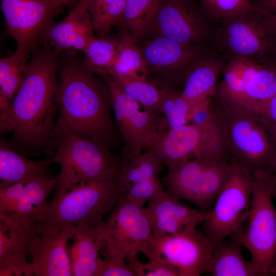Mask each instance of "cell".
<instances>
[{
  "instance_id": "d4e9b609",
  "label": "cell",
  "mask_w": 276,
  "mask_h": 276,
  "mask_svg": "<svg viewBox=\"0 0 276 276\" xmlns=\"http://www.w3.org/2000/svg\"><path fill=\"white\" fill-rule=\"evenodd\" d=\"M215 245L208 273L213 276H257L251 263L244 258L239 241L233 236Z\"/></svg>"
},
{
  "instance_id": "d6986e66",
  "label": "cell",
  "mask_w": 276,
  "mask_h": 276,
  "mask_svg": "<svg viewBox=\"0 0 276 276\" xmlns=\"http://www.w3.org/2000/svg\"><path fill=\"white\" fill-rule=\"evenodd\" d=\"M37 227L0 219V275L31 276L27 261L29 245Z\"/></svg>"
},
{
  "instance_id": "ee69618b",
  "label": "cell",
  "mask_w": 276,
  "mask_h": 276,
  "mask_svg": "<svg viewBox=\"0 0 276 276\" xmlns=\"http://www.w3.org/2000/svg\"><path fill=\"white\" fill-rule=\"evenodd\" d=\"M275 275H276V272H275Z\"/></svg>"
},
{
  "instance_id": "603a6c76",
  "label": "cell",
  "mask_w": 276,
  "mask_h": 276,
  "mask_svg": "<svg viewBox=\"0 0 276 276\" xmlns=\"http://www.w3.org/2000/svg\"><path fill=\"white\" fill-rule=\"evenodd\" d=\"M51 159L36 161L19 154L2 140L0 143V188L44 177H54L50 170Z\"/></svg>"
},
{
  "instance_id": "ba28073f",
  "label": "cell",
  "mask_w": 276,
  "mask_h": 276,
  "mask_svg": "<svg viewBox=\"0 0 276 276\" xmlns=\"http://www.w3.org/2000/svg\"><path fill=\"white\" fill-rule=\"evenodd\" d=\"M214 42L227 61L240 58L263 64L276 50V34L258 9L221 19Z\"/></svg>"
},
{
  "instance_id": "8992f818",
  "label": "cell",
  "mask_w": 276,
  "mask_h": 276,
  "mask_svg": "<svg viewBox=\"0 0 276 276\" xmlns=\"http://www.w3.org/2000/svg\"><path fill=\"white\" fill-rule=\"evenodd\" d=\"M216 98L218 109L213 110L221 123L231 159L251 174L270 169L276 148L257 116L233 101Z\"/></svg>"
},
{
  "instance_id": "f546056e",
  "label": "cell",
  "mask_w": 276,
  "mask_h": 276,
  "mask_svg": "<svg viewBox=\"0 0 276 276\" xmlns=\"http://www.w3.org/2000/svg\"><path fill=\"white\" fill-rule=\"evenodd\" d=\"M145 62L143 54L131 36L123 34L118 37L116 58L110 71L131 78L146 80Z\"/></svg>"
},
{
  "instance_id": "ffe728a7",
  "label": "cell",
  "mask_w": 276,
  "mask_h": 276,
  "mask_svg": "<svg viewBox=\"0 0 276 276\" xmlns=\"http://www.w3.org/2000/svg\"><path fill=\"white\" fill-rule=\"evenodd\" d=\"M148 202L146 210L155 238L176 234L191 224H201L207 212L181 203L166 190Z\"/></svg>"
},
{
  "instance_id": "d6a6232c",
  "label": "cell",
  "mask_w": 276,
  "mask_h": 276,
  "mask_svg": "<svg viewBox=\"0 0 276 276\" xmlns=\"http://www.w3.org/2000/svg\"><path fill=\"white\" fill-rule=\"evenodd\" d=\"M118 44V38L95 37L83 52L85 65L93 73L100 75L108 73L114 62Z\"/></svg>"
},
{
  "instance_id": "f35d334b",
  "label": "cell",
  "mask_w": 276,
  "mask_h": 276,
  "mask_svg": "<svg viewBox=\"0 0 276 276\" xmlns=\"http://www.w3.org/2000/svg\"><path fill=\"white\" fill-rule=\"evenodd\" d=\"M276 34V0H250Z\"/></svg>"
},
{
  "instance_id": "8d00e7d4",
  "label": "cell",
  "mask_w": 276,
  "mask_h": 276,
  "mask_svg": "<svg viewBox=\"0 0 276 276\" xmlns=\"http://www.w3.org/2000/svg\"><path fill=\"white\" fill-rule=\"evenodd\" d=\"M256 114L276 148V95L263 104Z\"/></svg>"
},
{
  "instance_id": "5b68a950",
  "label": "cell",
  "mask_w": 276,
  "mask_h": 276,
  "mask_svg": "<svg viewBox=\"0 0 276 276\" xmlns=\"http://www.w3.org/2000/svg\"><path fill=\"white\" fill-rule=\"evenodd\" d=\"M83 182L67 191H55L42 223L94 228L103 216L126 197L120 176Z\"/></svg>"
},
{
  "instance_id": "cb8c5ba5",
  "label": "cell",
  "mask_w": 276,
  "mask_h": 276,
  "mask_svg": "<svg viewBox=\"0 0 276 276\" xmlns=\"http://www.w3.org/2000/svg\"><path fill=\"white\" fill-rule=\"evenodd\" d=\"M209 47L187 45L162 36L151 41L143 54L145 61L157 68L187 70L191 63Z\"/></svg>"
},
{
  "instance_id": "f1b7e54d",
  "label": "cell",
  "mask_w": 276,
  "mask_h": 276,
  "mask_svg": "<svg viewBox=\"0 0 276 276\" xmlns=\"http://www.w3.org/2000/svg\"><path fill=\"white\" fill-rule=\"evenodd\" d=\"M27 61L15 53L0 60V117L8 115L11 102L22 82Z\"/></svg>"
},
{
  "instance_id": "e575fe53",
  "label": "cell",
  "mask_w": 276,
  "mask_h": 276,
  "mask_svg": "<svg viewBox=\"0 0 276 276\" xmlns=\"http://www.w3.org/2000/svg\"><path fill=\"white\" fill-rule=\"evenodd\" d=\"M201 7L212 18L221 19L258 10L250 0H199Z\"/></svg>"
},
{
  "instance_id": "ac0fdd59",
  "label": "cell",
  "mask_w": 276,
  "mask_h": 276,
  "mask_svg": "<svg viewBox=\"0 0 276 276\" xmlns=\"http://www.w3.org/2000/svg\"><path fill=\"white\" fill-rule=\"evenodd\" d=\"M93 0H78L70 14L58 23L52 22L41 39L46 47L59 54L64 50L84 52L95 38L88 9Z\"/></svg>"
},
{
  "instance_id": "7402d4cb",
  "label": "cell",
  "mask_w": 276,
  "mask_h": 276,
  "mask_svg": "<svg viewBox=\"0 0 276 276\" xmlns=\"http://www.w3.org/2000/svg\"><path fill=\"white\" fill-rule=\"evenodd\" d=\"M102 224L94 228L75 226L71 250L73 275L97 276L102 261L100 254L107 245Z\"/></svg>"
},
{
  "instance_id": "9a60e30c",
  "label": "cell",
  "mask_w": 276,
  "mask_h": 276,
  "mask_svg": "<svg viewBox=\"0 0 276 276\" xmlns=\"http://www.w3.org/2000/svg\"><path fill=\"white\" fill-rule=\"evenodd\" d=\"M107 245L126 259L144 255L154 239L146 208L127 197L111 211L102 224Z\"/></svg>"
},
{
  "instance_id": "7bdbcfd3",
  "label": "cell",
  "mask_w": 276,
  "mask_h": 276,
  "mask_svg": "<svg viewBox=\"0 0 276 276\" xmlns=\"http://www.w3.org/2000/svg\"><path fill=\"white\" fill-rule=\"evenodd\" d=\"M272 197H274L276 198V183L275 184L273 187L272 192Z\"/></svg>"
},
{
  "instance_id": "2e32d148",
  "label": "cell",
  "mask_w": 276,
  "mask_h": 276,
  "mask_svg": "<svg viewBox=\"0 0 276 276\" xmlns=\"http://www.w3.org/2000/svg\"><path fill=\"white\" fill-rule=\"evenodd\" d=\"M56 185V177H44L0 188V219L37 227L46 219L47 199Z\"/></svg>"
},
{
  "instance_id": "83f0119b",
  "label": "cell",
  "mask_w": 276,
  "mask_h": 276,
  "mask_svg": "<svg viewBox=\"0 0 276 276\" xmlns=\"http://www.w3.org/2000/svg\"><path fill=\"white\" fill-rule=\"evenodd\" d=\"M163 163L160 158L152 151L141 153L130 159H124L119 174L126 190L158 178Z\"/></svg>"
},
{
  "instance_id": "44dd1931",
  "label": "cell",
  "mask_w": 276,
  "mask_h": 276,
  "mask_svg": "<svg viewBox=\"0 0 276 276\" xmlns=\"http://www.w3.org/2000/svg\"><path fill=\"white\" fill-rule=\"evenodd\" d=\"M227 60L216 47L203 51L190 64L185 75L181 95L191 101H200L214 96L218 79Z\"/></svg>"
},
{
  "instance_id": "b9f144b4",
  "label": "cell",
  "mask_w": 276,
  "mask_h": 276,
  "mask_svg": "<svg viewBox=\"0 0 276 276\" xmlns=\"http://www.w3.org/2000/svg\"><path fill=\"white\" fill-rule=\"evenodd\" d=\"M270 61L276 65V50L272 54L270 57Z\"/></svg>"
},
{
  "instance_id": "30bf717a",
  "label": "cell",
  "mask_w": 276,
  "mask_h": 276,
  "mask_svg": "<svg viewBox=\"0 0 276 276\" xmlns=\"http://www.w3.org/2000/svg\"><path fill=\"white\" fill-rule=\"evenodd\" d=\"M110 94L115 120L124 142L123 159L128 160L150 150L167 130L164 117L146 109L130 96L109 74L101 75Z\"/></svg>"
},
{
  "instance_id": "1f68e13d",
  "label": "cell",
  "mask_w": 276,
  "mask_h": 276,
  "mask_svg": "<svg viewBox=\"0 0 276 276\" xmlns=\"http://www.w3.org/2000/svg\"><path fill=\"white\" fill-rule=\"evenodd\" d=\"M122 85L125 91L146 109L157 116L163 114L160 108L161 90L146 81L131 78L113 71L108 73Z\"/></svg>"
},
{
  "instance_id": "ab89813d",
  "label": "cell",
  "mask_w": 276,
  "mask_h": 276,
  "mask_svg": "<svg viewBox=\"0 0 276 276\" xmlns=\"http://www.w3.org/2000/svg\"><path fill=\"white\" fill-rule=\"evenodd\" d=\"M53 2L60 5L62 6L64 5H70L73 4L75 1L78 0H50Z\"/></svg>"
},
{
  "instance_id": "7c38bea8",
  "label": "cell",
  "mask_w": 276,
  "mask_h": 276,
  "mask_svg": "<svg viewBox=\"0 0 276 276\" xmlns=\"http://www.w3.org/2000/svg\"><path fill=\"white\" fill-rule=\"evenodd\" d=\"M197 226L191 224L176 234L154 238L145 256L163 258L179 276L208 273L215 245Z\"/></svg>"
},
{
  "instance_id": "9c48e42d",
  "label": "cell",
  "mask_w": 276,
  "mask_h": 276,
  "mask_svg": "<svg viewBox=\"0 0 276 276\" xmlns=\"http://www.w3.org/2000/svg\"><path fill=\"white\" fill-rule=\"evenodd\" d=\"M162 179L173 197L194 203L207 211L226 184L231 172L230 162L194 158L168 167Z\"/></svg>"
},
{
  "instance_id": "6da1fadb",
  "label": "cell",
  "mask_w": 276,
  "mask_h": 276,
  "mask_svg": "<svg viewBox=\"0 0 276 276\" xmlns=\"http://www.w3.org/2000/svg\"><path fill=\"white\" fill-rule=\"evenodd\" d=\"M22 73V82L11 104L1 132L13 131L10 146L25 156L52 155L58 110L57 55L36 49Z\"/></svg>"
},
{
  "instance_id": "484cf974",
  "label": "cell",
  "mask_w": 276,
  "mask_h": 276,
  "mask_svg": "<svg viewBox=\"0 0 276 276\" xmlns=\"http://www.w3.org/2000/svg\"><path fill=\"white\" fill-rule=\"evenodd\" d=\"M160 90V108L167 130L188 124L210 109L211 99L191 101L185 98L181 92L169 88Z\"/></svg>"
},
{
  "instance_id": "60d3db41",
  "label": "cell",
  "mask_w": 276,
  "mask_h": 276,
  "mask_svg": "<svg viewBox=\"0 0 276 276\" xmlns=\"http://www.w3.org/2000/svg\"><path fill=\"white\" fill-rule=\"evenodd\" d=\"M270 170L272 171V172L276 177V155L272 162L270 167Z\"/></svg>"
},
{
  "instance_id": "4316f807",
  "label": "cell",
  "mask_w": 276,
  "mask_h": 276,
  "mask_svg": "<svg viewBox=\"0 0 276 276\" xmlns=\"http://www.w3.org/2000/svg\"><path fill=\"white\" fill-rule=\"evenodd\" d=\"M275 95L276 65L270 60L260 64L247 81L238 104L256 114L260 107Z\"/></svg>"
},
{
  "instance_id": "3957f363",
  "label": "cell",
  "mask_w": 276,
  "mask_h": 276,
  "mask_svg": "<svg viewBox=\"0 0 276 276\" xmlns=\"http://www.w3.org/2000/svg\"><path fill=\"white\" fill-rule=\"evenodd\" d=\"M276 177L270 169L252 174L248 217L231 235L250 254L257 276L275 275L276 272V211L272 201Z\"/></svg>"
},
{
  "instance_id": "5bb4252c",
  "label": "cell",
  "mask_w": 276,
  "mask_h": 276,
  "mask_svg": "<svg viewBox=\"0 0 276 276\" xmlns=\"http://www.w3.org/2000/svg\"><path fill=\"white\" fill-rule=\"evenodd\" d=\"M1 3L8 31L17 43L15 53L27 61L63 6L50 0H1Z\"/></svg>"
},
{
  "instance_id": "e0dca14e",
  "label": "cell",
  "mask_w": 276,
  "mask_h": 276,
  "mask_svg": "<svg viewBox=\"0 0 276 276\" xmlns=\"http://www.w3.org/2000/svg\"><path fill=\"white\" fill-rule=\"evenodd\" d=\"M74 234L71 224H39L29 245L32 275L73 276L66 244Z\"/></svg>"
},
{
  "instance_id": "7a4b0ae2",
  "label": "cell",
  "mask_w": 276,
  "mask_h": 276,
  "mask_svg": "<svg viewBox=\"0 0 276 276\" xmlns=\"http://www.w3.org/2000/svg\"><path fill=\"white\" fill-rule=\"evenodd\" d=\"M67 59L60 71L58 119L76 135L109 149L117 142L120 132L111 114L108 87L101 83L84 62Z\"/></svg>"
},
{
  "instance_id": "8fae6325",
  "label": "cell",
  "mask_w": 276,
  "mask_h": 276,
  "mask_svg": "<svg viewBox=\"0 0 276 276\" xmlns=\"http://www.w3.org/2000/svg\"><path fill=\"white\" fill-rule=\"evenodd\" d=\"M230 163L229 177L201 223L203 232L214 245L240 228L250 207L252 174L236 160L231 159Z\"/></svg>"
},
{
  "instance_id": "4dcf8cb0",
  "label": "cell",
  "mask_w": 276,
  "mask_h": 276,
  "mask_svg": "<svg viewBox=\"0 0 276 276\" xmlns=\"http://www.w3.org/2000/svg\"><path fill=\"white\" fill-rule=\"evenodd\" d=\"M163 0H126L121 22L133 40L141 38L155 19Z\"/></svg>"
},
{
  "instance_id": "74e56055",
  "label": "cell",
  "mask_w": 276,
  "mask_h": 276,
  "mask_svg": "<svg viewBox=\"0 0 276 276\" xmlns=\"http://www.w3.org/2000/svg\"><path fill=\"white\" fill-rule=\"evenodd\" d=\"M143 276H179L177 270L163 258L152 256L144 264Z\"/></svg>"
},
{
  "instance_id": "4fadbf2b",
  "label": "cell",
  "mask_w": 276,
  "mask_h": 276,
  "mask_svg": "<svg viewBox=\"0 0 276 276\" xmlns=\"http://www.w3.org/2000/svg\"><path fill=\"white\" fill-rule=\"evenodd\" d=\"M154 19L164 37L187 45L215 46L220 21L189 0H163Z\"/></svg>"
},
{
  "instance_id": "277c9868",
  "label": "cell",
  "mask_w": 276,
  "mask_h": 276,
  "mask_svg": "<svg viewBox=\"0 0 276 276\" xmlns=\"http://www.w3.org/2000/svg\"><path fill=\"white\" fill-rule=\"evenodd\" d=\"M52 156V163L58 164L61 168L56 177L55 191H69L83 182L116 175L124 160L103 145L73 133L58 119Z\"/></svg>"
},
{
  "instance_id": "d590c367",
  "label": "cell",
  "mask_w": 276,
  "mask_h": 276,
  "mask_svg": "<svg viewBox=\"0 0 276 276\" xmlns=\"http://www.w3.org/2000/svg\"><path fill=\"white\" fill-rule=\"evenodd\" d=\"M101 254L104 258L97 276H134L124 255L108 245L101 250Z\"/></svg>"
},
{
  "instance_id": "836d02e7",
  "label": "cell",
  "mask_w": 276,
  "mask_h": 276,
  "mask_svg": "<svg viewBox=\"0 0 276 276\" xmlns=\"http://www.w3.org/2000/svg\"><path fill=\"white\" fill-rule=\"evenodd\" d=\"M126 0H93L88 12L93 29L101 38L121 22Z\"/></svg>"
},
{
  "instance_id": "52a82bcc",
  "label": "cell",
  "mask_w": 276,
  "mask_h": 276,
  "mask_svg": "<svg viewBox=\"0 0 276 276\" xmlns=\"http://www.w3.org/2000/svg\"><path fill=\"white\" fill-rule=\"evenodd\" d=\"M148 151L155 153L167 167L198 158L231 160L221 123L211 104L199 122L166 130Z\"/></svg>"
}]
</instances>
